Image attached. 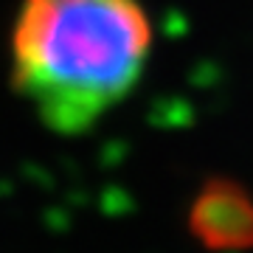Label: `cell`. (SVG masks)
<instances>
[{
    "label": "cell",
    "instance_id": "obj_1",
    "mask_svg": "<svg viewBox=\"0 0 253 253\" xmlns=\"http://www.w3.org/2000/svg\"><path fill=\"white\" fill-rule=\"evenodd\" d=\"M152 26L138 0H23L11 84L56 135H82L138 84Z\"/></svg>",
    "mask_w": 253,
    "mask_h": 253
},
{
    "label": "cell",
    "instance_id": "obj_2",
    "mask_svg": "<svg viewBox=\"0 0 253 253\" xmlns=\"http://www.w3.org/2000/svg\"><path fill=\"white\" fill-rule=\"evenodd\" d=\"M189 234L208 251H251L253 197L231 177H208L189 208Z\"/></svg>",
    "mask_w": 253,
    "mask_h": 253
}]
</instances>
